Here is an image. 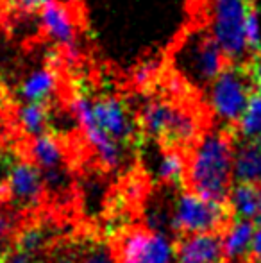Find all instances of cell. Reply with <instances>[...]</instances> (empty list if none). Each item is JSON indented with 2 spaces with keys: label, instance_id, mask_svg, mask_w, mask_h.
<instances>
[{
  "label": "cell",
  "instance_id": "1",
  "mask_svg": "<svg viewBox=\"0 0 261 263\" xmlns=\"http://www.w3.org/2000/svg\"><path fill=\"white\" fill-rule=\"evenodd\" d=\"M233 136L226 131H209L193 143L188 159L186 183L192 192L213 201L226 202L233 183Z\"/></svg>",
  "mask_w": 261,
  "mask_h": 263
},
{
  "label": "cell",
  "instance_id": "2",
  "mask_svg": "<svg viewBox=\"0 0 261 263\" xmlns=\"http://www.w3.org/2000/svg\"><path fill=\"white\" fill-rule=\"evenodd\" d=\"M177 73L193 86H209L227 65L222 49L215 42L211 31L195 29L179 43L174 52Z\"/></svg>",
  "mask_w": 261,
  "mask_h": 263
},
{
  "label": "cell",
  "instance_id": "3",
  "mask_svg": "<svg viewBox=\"0 0 261 263\" xmlns=\"http://www.w3.org/2000/svg\"><path fill=\"white\" fill-rule=\"evenodd\" d=\"M139 125L163 145V149H185L195 143L198 136V122L190 111L167 101H152L143 106L139 113Z\"/></svg>",
  "mask_w": 261,
  "mask_h": 263
},
{
  "label": "cell",
  "instance_id": "4",
  "mask_svg": "<svg viewBox=\"0 0 261 263\" xmlns=\"http://www.w3.org/2000/svg\"><path fill=\"white\" fill-rule=\"evenodd\" d=\"M254 93L247 63H227L209 84V107L224 125H238Z\"/></svg>",
  "mask_w": 261,
  "mask_h": 263
},
{
  "label": "cell",
  "instance_id": "5",
  "mask_svg": "<svg viewBox=\"0 0 261 263\" xmlns=\"http://www.w3.org/2000/svg\"><path fill=\"white\" fill-rule=\"evenodd\" d=\"M233 222L226 202L202 197L195 192H181L172 204V226L181 235L222 233Z\"/></svg>",
  "mask_w": 261,
  "mask_h": 263
},
{
  "label": "cell",
  "instance_id": "6",
  "mask_svg": "<svg viewBox=\"0 0 261 263\" xmlns=\"http://www.w3.org/2000/svg\"><path fill=\"white\" fill-rule=\"evenodd\" d=\"M251 0H213L211 34L227 63H245L249 52L245 24Z\"/></svg>",
  "mask_w": 261,
  "mask_h": 263
},
{
  "label": "cell",
  "instance_id": "7",
  "mask_svg": "<svg viewBox=\"0 0 261 263\" xmlns=\"http://www.w3.org/2000/svg\"><path fill=\"white\" fill-rule=\"evenodd\" d=\"M115 251L118 263H179L172 236L147 226L124 231Z\"/></svg>",
  "mask_w": 261,
  "mask_h": 263
},
{
  "label": "cell",
  "instance_id": "8",
  "mask_svg": "<svg viewBox=\"0 0 261 263\" xmlns=\"http://www.w3.org/2000/svg\"><path fill=\"white\" fill-rule=\"evenodd\" d=\"M47 195L43 174L31 159H20L11 166L0 197L18 213H32L43 204Z\"/></svg>",
  "mask_w": 261,
  "mask_h": 263
},
{
  "label": "cell",
  "instance_id": "9",
  "mask_svg": "<svg viewBox=\"0 0 261 263\" xmlns=\"http://www.w3.org/2000/svg\"><path fill=\"white\" fill-rule=\"evenodd\" d=\"M93 118L97 125L120 145L127 147L136 140L139 120L131 107L116 97H102L93 102Z\"/></svg>",
  "mask_w": 261,
  "mask_h": 263
},
{
  "label": "cell",
  "instance_id": "10",
  "mask_svg": "<svg viewBox=\"0 0 261 263\" xmlns=\"http://www.w3.org/2000/svg\"><path fill=\"white\" fill-rule=\"evenodd\" d=\"M73 111L77 113V118H79V124L83 127L88 143L97 153L102 165L108 166V168H118L124 161V149L126 147L115 142L111 136H108L97 125L93 118V102L84 95H79L77 101L73 102Z\"/></svg>",
  "mask_w": 261,
  "mask_h": 263
},
{
  "label": "cell",
  "instance_id": "11",
  "mask_svg": "<svg viewBox=\"0 0 261 263\" xmlns=\"http://www.w3.org/2000/svg\"><path fill=\"white\" fill-rule=\"evenodd\" d=\"M179 263H222L224 235L220 233H195L183 235L177 242Z\"/></svg>",
  "mask_w": 261,
  "mask_h": 263
},
{
  "label": "cell",
  "instance_id": "12",
  "mask_svg": "<svg viewBox=\"0 0 261 263\" xmlns=\"http://www.w3.org/2000/svg\"><path fill=\"white\" fill-rule=\"evenodd\" d=\"M256 222L249 218H234L224 233V253L231 263H247L254 242Z\"/></svg>",
  "mask_w": 261,
  "mask_h": 263
},
{
  "label": "cell",
  "instance_id": "13",
  "mask_svg": "<svg viewBox=\"0 0 261 263\" xmlns=\"http://www.w3.org/2000/svg\"><path fill=\"white\" fill-rule=\"evenodd\" d=\"M233 179L261 186V143L238 140L234 143Z\"/></svg>",
  "mask_w": 261,
  "mask_h": 263
},
{
  "label": "cell",
  "instance_id": "14",
  "mask_svg": "<svg viewBox=\"0 0 261 263\" xmlns=\"http://www.w3.org/2000/svg\"><path fill=\"white\" fill-rule=\"evenodd\" d=\"M42 25L47 31V34L52 40H56L59 45L68 49L70 54L75 52V29L70 13L65 6L57 2H49L42 9Z\"/></svg>",
  "mask_w": 261,
  "mask_h": 263
},
{
  "label": "cell",
  "instance_id": "15",
  "mask_svg": "<svg viewBox=\"0 0 261 263\" xmlns=\"http://www.w3.org/2000/svg\"><path fill=\"white\" fill-rule=\"evenodd\" d=\"M59 233V224L50 218H42L38 222H31L20 228L16 238V247L29 254H38L47 249L50 242Z\"/></svg>",
  "mask_w": 261,
  "mask_h": 263
},
{
  "label": "cell",
  "instance_id": "16",
  "mask_svg": "<svg viewBox=\"0 0 261 263\" xmlns=\"http://www.w3.org/2000/svg\"><path fill=\"white\" fill-rule=\"evenodd\" d=\"M227 206L236 218L258 220L261 217V186L236 183L227 195Z\"/></svg>",
  "mask_w": 261,
  "mask_h": 263
},
{
  "label": "cell",
  "instance_id": "17",
  "mask_svg": "<svg viewBox=\"0 0 261 263\" xmlns=\"http://www.w3.org/2000/svg\"><path fill=\"white\" fill-rule=\"evenodd\" d=\"M29 154H31V161L42 170V174L65 168L63 147L57 142V138H54L49 133L32 138Z\"/></svg>",
  "mask_w": 261,
  "mask_h": 263
},
{
  "label": "cell",
  "instance_id": "18",
  "mask_svg": "<svg viewBox=\"0 0 261 263\" xmlns=\"http://www.w3.org/2000/svg\"><path fill=\"white\" fill-rule=\"evenodd\" d=\"M56 73L52 68L45 66V68H38L32 72L24 83L20 84V97L22 101L36 102V104H45L50 99V95L56 90Z\"/></svg>",
  "mask_w": 261,
  "mask_h": 263
},
{
  "label": "cell",
  "instance_id": "19",
  "mask_svg": "<svg viewBox=\"0 0 261 263\" xmlns=\"http://www.w3.org/2000/svg\"><path fill=\"white\" fill-rule=\"evenodd\" d=\"M186 170L188 161L183 158L181 151L177 149H163L156 161V179L168 186H177L186 181Z\"/></svg>",
  "mask_w": 261,
  "mask_h": 263
},
{
  "label": "cell",
  "instance_id": "20",
  "mask_svg": "<svg viewBox=\"0 0 261 263\" xmlns=\"http://www.w3.org/2000/svg\"><path fill=\"white\" fill-rule=\"evenodd\" d=\"M18 122L25 135L36 136L45 135L47 124H49V111L45 104H36V102H27L18 111Z\"/></svg>",
  "mask_w": 261,
  "mask_h": 263
},
{
  "label": "cell",
  "instance_id": "21",
  "mask_svg": "<svg viewBox=\"0 0 261 263\" xmlns=\"http://www.w3.org/2000/svg\"><path fill=\"white\" fill-rule=\"evenodd\" d=\"M236 135L238 140L244 142H258L261 138V95L254 93L251 104L238 122Z\"/></svg>",
  "mask_w": 261,
  "mask_h": 263
},
{
  "label": "cell",
  "instance_id": "22",
  "mask_svg": "<svg viewBox=\"0 0 261 263\" xmlns=\"http://www.w3.org/2000/svg\"><path fill=\"white\" fill-rule=\"evenodd\" d=\"M18 233H20V226H18L14 210L9 211L0 208V258L14 249L13 246H16Z\"/></svg>",
  "mask_w": 261,
  "mask_h": 263
},
{
  "label": "cell",
  "instance_id": "23",
  "mask_svg": "<svg viewBox=\"0 0 261 263\" xmlns=\"http://www.w3.org/2000/svg\"><path fill=\"white\" fill-rule=\"evenodd\" d=\"M79 263H118L116 251L109 243L95 242L79 253Z\"/></svg>",
  "mask_w": 261,
  "mask_h": 263
},
{
  "label": "cell",
  "instance_id": "24",
  "mask_svg": "<svg viewBox=\"0 0 261 263\" xmlns=\"http://www.w3.org/2000/svg\"><path fill=\"white\" fill-rule=\"evenodd\" d=\"M245 36H247V45L249 50L252 52H259L261 50V25H259V14L258 7L254 6V2L251 0L247 13V24H245Z\"/></svg>",
  "mask_w": 261,
  "mask_h": 263
},
{
  "label": "cell",
  "instance_id": "25",
  "mask_svg": "<svg viewBox=\"0 0 261 263\" xmlns=\"http://www.w3.org/2000/svg\"><path fill=\"white\" fill-rule=\"evenodd\" d=\"M18 161V158L14 156L13 153H7V151L0 149V192L4 188V183H6L7 176H9V170L14 163Z\"/></svg>",
  "mask_w": 261,
  "mask_h": 263
},
{
  "label": "cell",
  "instance_id": "26",
  "mask_svg": "<svg viewBox=\"0 0 261 263\" xmlns=\"http://www.w3.org/2000/svg\"><path fill=\"white\" fill-rule=\"evenodd\" d=\"M247 66H249V72H251L252 84H254L256 93L261 95V50L252 55Z\"/></svg>",
  "mask_w": 261,
  "mask_h": 263
},
{
  "label": "cell",
  "instance_id": "27",
  "mask_svg": "<svg viewBox=\"0 0 261 263\" xmlns=\"http://www.w3.org/2000/svg\"><path fill=\"white\" fill-rule=\"evenodd\" d=\"M32 254L25 253V251L22 249H13L11 253H7L6 256L0 258V263H34V260H32Z\"/></svg>",
  "mask_w": 261,
  "mask_h": 263
},
{
  "label": "cell",
  "instance_id": "28",
  "mask_svg": "<svg viewBox=\"0 0 261 263\" xmlns=\"http://www.w3.org/2000/svg\"><path fill=\"white\" fill-rule=\"evenodd\" d=\"M7 2L22 11H38V9H43V7L49 2H52V0H7Z\"/></svg>",
  "mask_w": 261,
  "mask_h": 263
},
{
  "label": "cell",
  "instance_id": "29",
  "mask_svg": "<svg viewBox=\"0 0 261 263\" xmlns=\"http://www.w3.org/2000/svg\"><path fill=\"white\" fill-rule=\"evenodd\" d=\"M247 263H261V217L256 220V233H254V242H252L251 258Z\"/></svg>",
  "mask_w": 261,
  "mask_h": 263
},
{
  "label": "cell",
  "instance_id": "30",
  "mask_svg": "<svg viewBox=\"0 0 261 263\" xmlns=\"http://www.w3.org/2000/svg\"><path fill=\"white\" fill-rule=\"evenodd\" d=\"M0 102H2V99H0Z\"/></svg>",
  "mask_w": 261,
  "mask_h": 263
}]
</instances>
